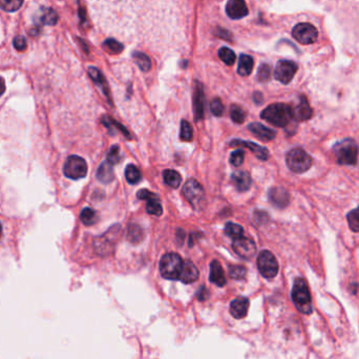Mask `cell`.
<instances>
[{"label": "cell", "instance_id": "681fc988", "mask_svg": "<svg viewBox=\"0 0 359 359\" xmlns=\"http://www.w3.org/2000/svg\"><path fill=\"white\" fill-rule=\"evenodd\" d=\"M253 101H255L256 104H261L262 101H264V96H262V94L259 92H256L253 94Z\"/></svg>", "mask_w": 359, "mask_h": 359}, {"label": "cell", "instance_id": "836d02e7", "mask_svg": "<svg viewBox=\"0 0 359 359\" xmlns=\"http://www.w3.org/2000/svg\"><path fill=\"white\" fill-rule=\"evenodd\" d=\"M225 233H226V235H228L229 238L236 240V239L241 238V236H243L244 229L242 226L230 222V223H227L225 226Z\"/></svg>", "mask_w": 359, "mask_h": 359}, {"label": "cell", "instance_id": "d6a6232c", "mask_svg": "<svg viewBox=\"0 0 359 359\" xmlns=\"http://www.w3.org/2000/svg\"><path fill=\"white\" fill-rule=\"evenodd\" d=\"M80 220L85 226H92L97 223V221H98L97 212H96L95 210H93L92 208H89V207L84 208L81 211Z\"/></svg>", "mask_w": 359, "mask_h": 359}, {"label": "cell", "instance_id": "ffe728a7", "mask_svg": "<svg viewBox=\"0 0 359 359\" xmlns=\"http://www.w3.org/2000/svg\"><path fill=\"white\" fill-rule=\"evenodd\" d=\"M231 182L240 192H245L249 190L252 184L250 173L247 171H235L231 174Z\"/></svg>", "mask_w": 359, "mask_h": 359}, {"label": "cell", "instance_id": "74e56055", "mask_svg": "<svg viewBox=\"0 0 359 359\" xmlns=\"http://www.w3.org/2000/svg\"><path fill=\"white\" fill-rule=\"evenodd\" d=\"M23 0H0V8L5 12H15L19 10Z\"/></svg>", "mask_w": 359, "mask_h": 359}, {"label": "cell", "instance_id": "4fadbf2b", "mask_svg": "<svg viewBox=\"0 0 359 359\" xmlns=\"http://www.w3.org/2000/svg\"><path fill=\"white\" fill-rule=\"evenodd\" d=\"M204 108H205V95H204L203 85L200 82H197L194 93V112L196 121L203 120L205 112Z\"/></svg>", "mask_w": 359, "mask_h": 359}, {"label": "cell", "instance_id": "3957f363", "mask_svg": "<svg viewBox=\"0 0 359 359\" xmlns=\"http://www.w3.org/2000/svg\"><path fill=\"white\" fill-rule=\"evenodd\" d=\"M336 162L340 165H356L358 160V146L353 139H344L333 146Z\"/></svg>", "mask_w": 359, "mask_h": 359}, {"label": "cell", "instance_id": "7dc6e473", "mask_svg": "<svg viewBox=\"0 0 359 359\" xmlns=\"http://www.w3.org/2000/svg\"><path fill=\"white\" fill-rule=\"evenodd\" d=\"M154 192H152V191H150V190H147V189H141V190H140V191H138V194H137V197H138V199H140V200H147V199H150V197L151 196H154Z\"/></svg>", "mask_w": 359, "mask_h": 359}, {"label": "cell", "instance_id": "816d5d0a", "mask_svg": "<svg viewBox=\"0 0 359 359\" xmlns=\"http://www.w3.org/2000/svg\"><path fill=\"white\" fill-rule=\"evenodd\" d=\"M207 292V290H206V288L205 287H202V288H201L200 289V291L198 292V297H199V300H201V301H203V300H205L206 299V296H205V293Z\"/></svg>", "mask_w": 359, "mask_h": 359}, {"label": "cell", "instance_id": "7bdbcfd3", "mask_svg": "<svg viewBox=\"0 0 359 359\" xmlns=\"http://www.w3.org/2000/svg\"><path fill=\"white\" fill-rule=\"evenodd\" d=\"M224 109H225L224 104L222 103V101L220 99L215 98L211 101V104H210V110H211L213 116H215V117L223 116Z\"/></svg>", "mask_w": 359, "mask_h": 359}, {"label": "cell", "instance_id": "83f0119b", "mask_svg": "<svg viewBox=\"0 0 359 359\" xmlns=\"http://www.w3.org/2000/svg\"><path fill=\"white\" fill-rule=\"evenodd\" d=\"M163 178H164V182L166 185L171 188H174V189L178 188L182 182V178L180 176V173L172 169H166L163 172Z\"/></svg>", "mask_w": 359, "mask_h": 359}, {"label": "cell", "instance_id": "4316f807", "mask_svg": "<svg viewBox=\"0 0 359 359\" xmlns=\"http://www.w3.org/2000/svg\"><path fill=\"white\" fill-rule=\"evenodd\" d=\"M253 65H255V61L253 58L248 55H241L239 60V67H238V73L239 75L246 77L249 76L253 69Z\"/></svg>", "mask_w": 359, "mask_h": 359}, {"label": "cell", "instance_id": "7c38bea8", "mask_svg": "<svg viewBox=\"0 0 359 359\" xmlns=\"http://www.w3.org/2000/svg\"><path fill=\"white\" fill-rule=\"evenodd\" d=\"M232 248L236 255L244 259L252 258L256 252V243L248 238H244V236L233 240Z\"/></svg>", "mask_w": 359, "mask_h": 359}, {"label": "cell", "instance_id": "8992f818", "mask_svg": "<svg viewBox=\"0 0 359 359\" xmlns=\"http://www.w3.org/2000/svg\"><path fill=\"white\" fill-rule=\"evenodd\" d=\"M183 194L191 206L197 210L202 209L205 205V191L197 180H189L183 187Z\"/></svg>", "mask_w": 359, "mask_h": 359}, {"label": "cell", "instance_id": "f5cc1de1", "mask_svg": "<svg viewBox=\"0 0 359 359\" xmlns=\"http://www.w3.org/2000/svg\"><path fill=\"white\" fill-rule=\"evenodd\" d=\"M4 92H5V82L3 80V78L0 77V97H1Z\"/></svg>", "mask_w": 359, "mask_h": 359}, {"label": "cell", "instance_id": "f907efd6", "mask_svg": "<svg viewBox=\"0 0 359 359\" xmlns=\"http://www.w3.org/2000/svg\"><path fill=\"white\" fill-rule=\"evenodd\" d=\"M184 240H185V232H184L183 229H178L177 230V241H178V244L182 245Z\"/></svg>", "mask_w": 359, "mask_h": 359}, {"label": "cell", "instance_id": "277c9868", "mask_svg": "<svg viewBox=\"0 0 359 359\" xmlns=\"http://www.w3.org/2000/svg\"><path fill=\"white\" fill-rule=\"evenodd\" d=\"M184 260L178 253H167L160 260V272L166 279L179 281Z\"/></svg>", "mask_w": 359, "mask_h": 359}, {"label": "cell", "instance_id": "5b68a950", "mask_svg": "<svg viewBox=\"0 0 359 359\" xmlns=\"http://www.w3.org/2000/svg\"><path fill=\"white\" fill-rule=\"evenodd\" d=\"M287 166L295 173H303L309 170L312 166V157L302 148H293L286 155Z\"/></svg>", "mask_w": 359, "mask_h": 359}, {"label": "cell", "instance_id": "ee69618b", "mask_svg": "<svg viewBox=\"0 0 359 359\" xmlns=\"http://www.w3.org/2000/svg\"><path fill=\"white\" fill-rule=\"evenodd\" d=\"M271 78V68L268 64H261L257 72V79L259 82H267Z\"/></svg>", "mask_w": 359, "mask_h": 359}, {"label": "cell", "instance_id": "db71d44e", "mask_svg": "<svg viewBox=\"0 0 359 359\" xmlns=\"http://www.w3.org/2000/svg\"><path fill=\"white\" fill-rule=\"evenodd\" d=\"M1 234H2V226L0 224V238H1Z\"/></svg>", "mask_w": 359, "mask_h": 359}, {"label": "cell", "instance_id": "ac0fdd59", "mask_svg": "<svg viewBox=\"0 0 359 359\" xmlns=\"http://www.w3.org/2000/svg\"><path fill=\"white\" fill-rule=\"evenodd\" d=\"M230 314L236 319H243L247 316L249 309V300L246 297H236L230 304Z\"/></svg>", "mask_w": 359, "mask_h": 359}, {"label": "cell", "instance_id": "52a82bcc", "mask_svg": "<svg viewBox=\"0 0 359 359\" xmlns=\"http://www.w3.org/2000/svg\"><path fill=\"white\" fill-rule=\"evenodd\" d=\"M63 172L65 177L72 180H80L86 177L87 174V164L84 159L78 155H71L63 166Z\"/></svg>", "mask_w": 359, "mask_h": 359}, {"label": "cell", "instance_id": "8d00e7d4", "mask_svg": "<svg viewBox=\"0 0 359 359\" xmlns=\"http://www.w3.org/2000/svg\"><path fill=\"white\" fill-rule=\"evenodd\" d=\"M218 56H220V59L227 65H232L236 59L234 51L228 48H221L218 50Z\"/></svg>", "mask_w": 359, "mask_h": 359}, {"label": "cell", "instance_id": "f35d334b", "mask_svg": "<svg viewBox=\"0 0 359 359\" xmlns=\"http://www.w3.org/2000/svg\"><path fill=\"white\" fill-rule=\"evenodd\" d=\"M180 138L182 141H185V142H190L192 138H194V130H192V126L186 120H183L181 123Z\"/></svg>", "mask_w": 359, "mask_h": 359}, {"label": "cell", "instance_id": "d6986e66", "mask_svg": "<svg viewBox=\"0 0 359 359\" xmlns=\"http://www.w3.org/2000/svg\"><path fill=\"white\" fill-rule=\"evenodd\" d=\"M248 129L257 139H259L260 141H264V142L272 141V140L276 136V131L275 130L271 129V128H269V127L265 126V125H262L260 123H257V122H255V123L249 124Z\"/></svg>", "mask_w": 359, "mask_h": 359}, {"label": "cell", "instance_id": "9a60e30c", "mask_svg": "<svg viewBox=\"0 0 359 359\" xmlns=\"http://www.w3.org/2000/svg\"><path fill=\"white\" fill-rule=\"evenodd\" d=\"M292 115L293 119L299 122L307 121L312 118L313 109L310 106V104L305 96H301L299 103H297L295 107L292 108Z\"/></svg>", "mask_w": 359, "mask_h": 359}, {"label": "cell", "instance_id": "d590c367", "mask_svg": "<svg viewBox=\"0 0 359 359\" xmlns=\"http://www.w3.org/2000/svg\"><path fill=\"white\" fill-rule=\"evenodd\" d=\"M230 117L231 120L236 124H243L246 119V112L238 105H232L230 108Z\"/></svg>", "mask_w": 359, "mask_h": 359}, {"label": "cell", "instance_id": "4dcf8cb0", "mask_svg": "<svg viewBox=\"0 0 359 359\" xmlns=\"http://www.w3.org/2000/svg\"><path fill=\"white\" fill-rule=\"evenodd\" d=\"M133 58L137 65L141 68L143 72H148L152 68V61L150 57L146 56L144 52L135 51L133 54Z\"/></svg>", "mask_w": 359, "mask_h": 359}, {"label": "cell", "instance_id": "e0dca14e", "mask_svg": "<svg viewBox=\"0 0 359 359\" xmlns=\"http://www.w3.org/2000/svg\"><path fill=\"white\" fill-rule=\"evenodd\" d=\"M248 7L245 0H229L226 5V13L231 19H241L248 15Z\"/></svg>", "mask_w": 359, "mask_h": 359}, {"label": "cell", "instance_id": "30bf717a", "mask_svg": "<svg viewBox=\"0 0 359 359\" xmlns=\"http://www.w3.org/2000/svg\"><path fill=\"white\" fill-rule=\"evenodd\" d=\"M297 64L293 61L290 60H281L278 61L275 71H274V77L277 81H279L283 84H289L291 81L293 77L295 76L297 72Z\"/></svg>", "mask_w": 359, "mask_h": 359}, {"label": "cell", "instance_id": "44dd1931", "mask_svg": "<svg viewBox=\"0 0 359 359\" xmlns=\"http://www.w3.org/2000/svg\"><path fill=\"white\" fill-rule=\"evenodd\" d=\"M199 270L191 260H185L180 275V281L184 284H192L199 278Z\"/></svg>", "mask_w": 359, "mask_h": 359}, {"label": "cell", "instance_id": "f6af8a7d", "mask_svg": "<svg viewBox=\"0 0 359 359\" xmlns=\"http://www.w3.org/2000/svg\"><path fill=\"white\" fill-rule=\"evenodd\" d=\"M244 157H245V153L242 150H238L233 152L230 154V163L234 167H239L244 162Z\"/></svg>", "mask_w": 359, "mask_h": 359}, {"label": "cell", "instance_id": "ab89813d", "mask_svg": "<svg viewBox=\"0 0 359 359\" xmlns=\"http://www.w3.org/2000/svg\"><path fill=\"white\" fill-rule=\"evenodd\" d=\"M103 47L107 51H109L110 54H120V52L123 51V46L115 39L105 40L103 43Z\"/></svg>", "mask_w": 359, "mask_h": 359}, {"label": "cell", "instance_id": "bcb514c9", "mask_svg": "<svg viewBox=\"0 0 359 359\" xmlns=\"http://www.w3.org/2000/svg\"><path fill=\"white\" fill-rule=\"evenodd\" d=\"M13 45H14V48L19 51H23L25 49H26V40L24 37L22 36H17L14 38V41H13Z\"/></svg>", "mask_w": 359, "mask_h": 359}, {"label": "cell", "instance_id": "60d3db41", "mask_svg": "<svg viewBox=\"0 0 359 359\" xmlns=\"http://www.w3.org/2000/svg\"><path fill=\"white\" fill-rule=\"evenodd\" d=\"M247 274V270L244 266L230 265L229 266V275L233 279H244Z\"/></svg>", "mask_w": 359, "mask_h": 359}, {"label": "cell", "instance_id": "cb8c5ba5", "mask_svg": "<svg viewBox=\"0 0 359 359\" xmlns=\"http://www.w3.org/2000/svg\"><path fill=\"white\" fill-rule=\"evenodd\" d=\"M101 123L108 129L110 135H115L116 134L115 129H117V130L121 131V133L123 134V136L126 139H131L129 131L123 125H122L121 123H119L118 121H116L115 119H112V118L107 117V116H104V117L101 118Z\"/></svg>", "mask_w": 359, "mask_h": 359}, {"label": "cell", "instance_id": "7402d4cb", "mask_svg": "<svg viewBox=\"0 0 359 359\" xmlns=\"http://www.w3.org/2000/svg\"><path fill=\"white\" fill-rule=\"evenodd\" d=\"M209 279L210 282L216 285L217 287H224L226 285V276L224 270L217 260H212L211 264H210Z\"/></svg>", "mask_w": 359, "mask_h": 359}, {"label": "cell", "instance_id": "f1b7e54d", "mask_svg": "<svg viewBox=\"0 0 359 359\" xmlns=\"http://www.w3.org/2000/svg\"><path fill=\"white\" fill-rule=\"evenodd\" d=\"M143 238H144V232L139 225L130 224L127 227V240L130 243L138 244L143 240Z\"/></svg>", "mask_w": 359, "mask_h": 359}, {"label": "cell", "instance_id": "8fae6325", "mask_svg": "<svg viewBox=\"0 0 359 359\" xmlns=\"http://www.w3.org/2000/svg\"><path fill=\"white\" fill-rule=\"evenodd\" d=\"M120 233V226L116 225L115 227H111V228L105 233L100 238H98V240L96 241L95 246L96 249L101 255H106V253L111 252V248L115 245V242L117 241V238L119 236Z\"/></svg>", "mask_w": 359, "mask_h": 359}, {"label": "cell", "instance_id": "f546056e", "mask_svg": "<svg viewBox=\"0 0 359 359\" xmlns=\"http://www.w3.org/2000/svg\"><path fill=\"white\" fill-rule=\"evenodd\" d=\"M147 205H146V211L155 216H160L163 213V208L160 204V200L156 195H154L150 199H147Z\"/></svg>", "mask_w": 359, "mask_h": 359}, {"label": "cell", "instance_id": "1f68e13d", "mask_svg": "<svg viewBox=\"0 0 359 359\" xmlns=\"http://www.w3.org/2000/svg\"><path fill=\"white\" fill-rule=\"evenodd\" d=\"M125 178L129 184L135 185V184H138L140 181H141L142 174L141 171H140L135 165L130 164L125 169Z\"/></svg>", "mask_w": 359, "mask_h": 359}, {"label": "cell", "instance_id": "d4e9b609", "mask_svg": "<svg viewBox=\"0 0 359 359\" xmlns=\"http://www.w3.org/2000/svg\"><path fill=\"white\" fill-rule=\"evenodd\" d=\"M37 18L39 22L45 25H55L58 21V15L51 7H41L37 14Z\"/></svg>", "mask_w": 359, "mask_h": 359}, {"label": "cell", "instance_id": "c3c4849f", "mask_svg": "<svg viewBox=\"0 0 359 359\" xmlns=\"http://www.w3.org/2000/svg\"><path fill=\"white\" fill-rule=\"evenodd\" d=\"M215 34L220 38H223V39H226V40H230L231 39V34L228 31H226L224 29H217Z\"/></svg>", "mask_w": 359, "mask_h": 359}, {"label": "cell", "instance_id": "b9f144b4", "mask_svg": "<svg viewBox=\"0 0 359 359\" xmlns=\"http://www.w3.org/2000/svg\"><path fill=\"white\" fill-rule=\"evenodd\" d=\"M121 159V155H120V148L118 145H112L111 148L109 150L108 154H107V157H106V161L111 164V165H116L119 163Z\"/></svg>", "mask_w": 359, "mask_h": 359}, {"label": "cell", "instance_id": "2e32d148", "mask_svg": "<svg viewBox=\"0 0 359 359\" xmlns=\"http://www.w3.org/2000/svg\"><path fill=\"white\" fill-rule=\"evenodd\" d=\"M229 145L231 147H245L248 148L250 152H252L255 154L259 160L266 161L269 157V151L267 150L266 147L259 146L258 144L255 143V142H250V141H243V140H233L229 143Z\"/></svg>", "mask_w": 359, "mask_h": 359}, {"label": "cell", "instance_id": "5bb4252c", "mask_svg": "<svg viewBox=\"0 0 359 359\" xmlns=\"http://www.w3.org/2000/svg\"><path fill=\"white\" fill-rule=\"evenodd\" d=\"M269 201L276 208H285L290 202L289 192L283 187H272L268 192Z\"/></svg>", "mask_w": 359, "mask_h": 359}, {"label": "cell", "instance_id": "484cf974", "mask_svg": "<svg viewBox=\"0 0 359 359\" xmlns=\"http://www.w3.org/2000/svg\"><path fill=\"white\" fill-rule=\"evenodd\" d=\"M97 179L103 183V184H108L110 183L113 178H115V174H113V169H112V165L109 164L107 161L103 162L98 168L97 171Z\"/></svg>", "mask_w": 359, "mask_h": 359}, {"label": "cell", "instance_id": "9c48e42d", "mask_svg": "<svg viewBox=\"0 0 359 359\" xmlns=\"http://www.w3.org/2000/svg\"><path fill=\"white\" fill-rule=\"evenodd\" d=\"M293 38L302 45H311L318 38V31L311 23H299L292 30Z\"/></svg>", "mask_w": 359, "mask_h": 359}, {"label": "cell", "instance_id": "e575fe53", "mask_svg": "<svg viewBox=\"0 0 359 359\" xmlns=\"http://www.w3.org/2000/svg\"><path fill=\"white\" fill-rule=\"evenodd\" d=\"M347 220L350 229L354 232H359V206L348 213Z\"/></svg>", "mask_w": 359, "mask_h": 359}, {"label": "cell", "instance_id": "ba28073f", "mask_svg": "<svg viewBox=\"0 0 359 359\" xmlns=\"http://www.w3.org/2000/svg\"><path fill=\"white\" fill-rule=\"evenodd\" d=\"M257 268L259 273L265 278H273L278 273V262L273 253L261 251L257 257Z\"/></svg>", "mask_w": 359, "mask_h": 359}, {"label": "cell", "instance_id": "6da1fadb", "mask_svg": "<svg viewBox=\"0 0 359 359\" xmlns=\"http://www.w3.org/2000/svg\"><path fill=\"white\" fill-rule=\"evenodd\" d=\"M260 118L276 127H286L293 118L292 107L285 103L271 104L261 111Z\"/></svg>", "mask_w": 359, "mask_h": 359}, {"label": "cell", "instance_id": "603a6c76", "mask_svg": "<svg viewBox=\"0 0 359 359\" xmlns=\"http://www.w3.org/2000/svg\"><path fill=\"white\" fill-rule=\"evenodd\" d=\"M89 75L91 77L92 80L97 84L100 89L102 90L103 94L106 96V98L108 99L109 103H111V99H110V94H109V89H108V84L106 82V80H105L104 76L101 74V72L99 71L98 68H96L94 66H90L89 67Z\"/></svg>", "mask_w": 359, "mask_h": 359}, {"label": "cell", "instance_id": "7a4b0ae2", "mask_svg": "<svg viewBox=\"0 0 359 359\" xmlns=\"http://www.w3.org/2000/svg\"><path fill=\"white\" fill-rule=\"evenodd\" d=\"M291 297L296 309L304 314L312 313V297L307 282L304 278H296L293 284Z\"/></svg>", "mask_w": 359, "mask_h": 359}]
</instances>
